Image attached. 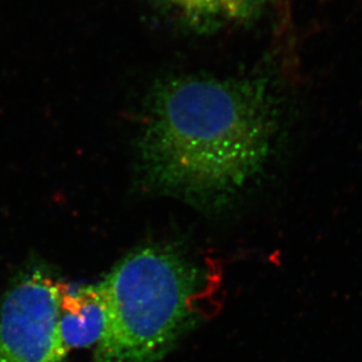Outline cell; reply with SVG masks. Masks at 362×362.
Listing matches in <instances>:
<instances>
[{"label":"cell","instance_id":"7a4b0ae2","mask_svg":"<svg viewBox=\"0 0 362 362\" xmlns=\"http://www.w3.org/2000/svg\"><path fill=\"white\" fill-rule=\"evenodd\" d=\"M218 281L183 243L130 251L103 281L108 322L93 362H156L199 324Z\"/></svg>","mask_w":362,"mask_h":362},{"label":"cell","instance_id":"277c9868","mask_svg":"<svg viewBox=\"0 0 362 362\" xmlns=\"http://www.w3.org/2000/svg\"><path fill=\"white\" fill-rule=\"evenodd\" d=\"M59 333L66 352L95 346L108 322V306L103 283L78 285L57 281Z\"/></svg>","mask_w":362,"mask_h":362},{"label":"cell","instance_id":"3957f363","mask_svg":"<svg viewBox=\"0 0 362 362\" xmlns=\"http://www.w3.org/2000/svg\"><path fill=\"white\" fill-rule=\"evenodd\" d=\"M57 281L33 269L0 303V362H65L59 333Z\"/></svg>","mask_w":362,"mask_h":362},{"label":"cell","instance_id":"8992f818","mask_svg":"<svg viewBox=\"0 0 362 362\" xmlns=\"http://www.w3.org/2000/svg\"><path fill=\"white\" fill-rule=\"evenodd\" d=\"M267 0H219L223 18L226 21L247 24L259 17Z\"/></svg>","mask_w":362,"mask_h":362},{"label":"cell","instance_id":"5b68a950","mask_svg":"<svg viewBox=\"0 0 362 362\" xmlns=\"http://www.w3.org/2000/svg\"><path fill=\"white\" fill-rule=\"evenodd\" d=\"M165 17L190 31H214L224 23L219 0H153Z\"/></svg>","mask_w":362,"mask_h":362},{"label":"cell","instance_id":"6da1fadb","mask_svg":"<svg viewBox=\"0 0 362 362\" xmlns=\"http://www.w3.org/2000/svg\"><path fill=\"white\" fill-rule=\"evenodd\" d=\"M278 130V103L267 79L163 78L146 103L139 182L199 208H223L263 173Z\"/></svg>","mask_w":362,"mask_h":362}]
</instances>
